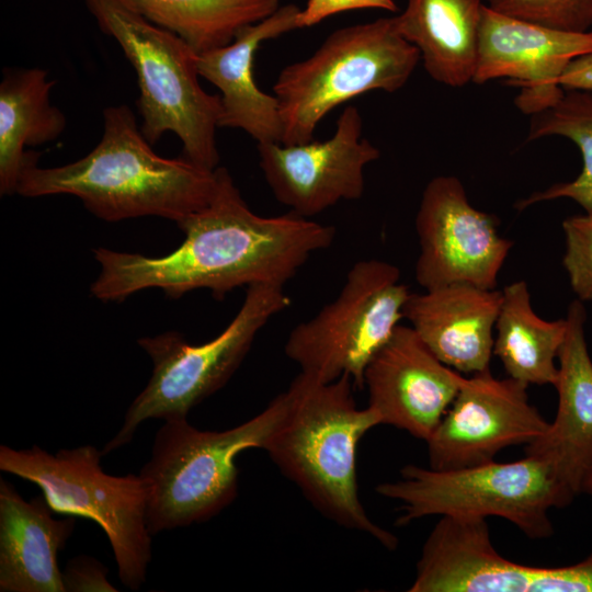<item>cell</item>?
<instances>
[{"label": "cell", "instance_id": "9", "mask_svg": "<svg viewBox=\"0 0 592 592\" xmlns=\"http://www.w3.org/2000/svg\"><path fill=\"white\" fill-rule=\"evenodd\" d=\"M289 305L283 286L251 285L235 318L205 343L193 345L177 331L138 339V345L152 362V373L102 454L128 444L139 425L149 419L187 418L194 407L226 385L260 330Z\"/></svg>", "mask_w": 592, "mask_h": 592}, {"label": "cell", "instance_id": "28", "mask_svg": "<svg viewBox=\"0 0 592 592\" xmlns=\"http://www.w3.org/2000/svg\"><path fill=\"white\" fill-rule=\"evenodd\" d=\"M107 569L96 559L78 556L67 563L62 571L66 592L102 591L116 592L117 589L106 578Z\"/></svg>", "mask_w": 592, "mask_h": 592}, {"label": "cell", "instance_id": "23", "mask_svg": "<svg viewBox=\"0 0 592 592\" xmlns=\"http://www.w3.org/2000/svg\"><path fill=\"white\" fill-rule=\"evenodd\" d=\"M493 354L509 377L526 385H553L558 366L556 358L565 340L567 321L539 318L531 305L525 281L506 285L496 321Z\"/></svg>", "mask_w": 592, "mask_h": 592}, {"label": "cell", "instance_id": "11", "mask_svg": "<svg viewBox=\"0 0 592 592\" xmlns=\"http://www.w3.org/2000/svg\"><path fill=\"white\" fill-rule=\"evenodd\" d=\"M408 591L592 592V553L570 566H525L494 549L486 519L441 516Z\"/></svg>", "mask_w": 592, "mask_h": 592}, {"label": "cell", "instance_id": "3", "mask_svg": "<svg viewBox=\"0 0 592 592\" xmlns=\"http://www.w3.org/2000/svg\"><path fill=\"white\" fill-rule=\"evenodd\" d=\"M353 387L346 375L321 383L299 373L284 391L285 410L264 451L322 515L394 550L397 537L371 520L358 497L357 445L382 419L356 406Z\"/></svg>", "mask_w": 592, "mask_h": 592}, {"label": "cell", "instance_id": "8", "mask_svg": "<svg viewBox=\"0 0 592 592\" xmlns=\"http://www.w3.org/2000/svg\"><path fill=\"white\" fill-rule=\"evenodd\" d=\"M376 492L401 502L400 526L430 515L498 516L535 539L554 534L548 511L576 497L547 460L533 455L453 470L407 465L399 479L378 485Z\"/></svg>", "mask_w": 592, "mask_h": 592}, {"label": "cell", "instance_id": "13", "mask_svg": "<svg viewBox=\"0 0 592 592\" xmlns=\"http://www.w3.org/2000/svg\"><path fill=\"white\" fill-rule=\"evenodd\" d=\"M362 133L361 113L349 105L327 140L258 144L259 164L275 198L306 218L341 201L361 198L365 168L380 157L379 149Z\"/></svg>", "mask_w": 592, "mask_h": 592}, {"label": "cell", "instance_id": "14", "mask_svg": "<svg viewBox=\"0 0 592 592\" xmlns=\"http://www.w3.org/2000/svg\"><path fill=\"white\" fill-rule=\"evenodd\" d=\"M528 385L498 379L490 369L466 378L457 396L425 441L429 467L453 470L494 460L505 447L528 444L549 422L531 405Z\"/></svg>", "mask_w": 592, "mask_h": 592}, {"label": "cell", "instance_id": "27", "mask_svg": "<svg viewBox=\"0 0 592 592\" xmlns=\"http://www.w3.org/2000/svg\"><path fill=\"white\" fill-rule=\"evenodd\" d=\"M566 252L562 264L581 301L592 300V212L562 221Z\"/></svg>", "mask_w": 592, "mask_h": 592}, {"label": "cell", "instance_id": "25", "mask_svg": "<svg viewBox=\"0 0 592 592\" xmlns=\"http://www.w3.org/2000/svg\"><path fill=\"white\" fill-rule=\"evenodd\" d=\"M547 136L572 140L581 151L582 170L570 182L557 183L520 200L515 208L523 210L536 203L570 198L585 212H592V90L567 89L556 103L531 115L527 141Z\"/></svg>", "mask_w": 592, "mask_h": 592}, {"label": "cell", "instance_id": "26", "mask_svg": "<svg viewBox=\"0 0 592 592\" xmlns=\"http://www.w3.org/2000/svg\"><path fill=\"white\" fill-rule=\"evenodd\" d=\"M496 12L549 29L592 31V0H486Z\"/></svg>", "mask_w": 592, "mask_h": 592}, {"label": "cell", "instance_id": "15", "mask_svg": "<svg viewBox=\"0 0 592 592\" xmlns=\"http://www.w3.org/2000/svg\"><path fill=\"white\" fill-rule=\"evenodd\" d=\"M592 52V31L570 33L493 11L483 5L473 82L505 78L521 89L514 103L528 115L556 103L560 76L578 56Z\"/></svg>", "mask_w": 592, "mask_h": 592}, {"label": "cell", "instance_id": "19", "mask_svg": "<svg viewBox=\"0 0 592 592\" xmlns=\"http://www.w3.org/2000/svg\"><path fill=\"white\" fill-rule=\"evenodd\" d=\"M502 291L449 284L410 293L403 319L428 349L459 373L490 369Z\"/></svg>", "mask_w": 592, "mask_h": 592}, {"label": "cell", "instance_id": "21", "mask_svg": "<svg viewBox=\"0 0 592 592\" xmlns=\"http://www.w3.org/2000/svg\"><path fill=\"white\" fill-rule=\"evenodd\" d=\"M483 5L481 0H407L395 15L399 33L418 48L436 82L452 88L473 82Z\"/></svg>", "mask_w": 592, "mask_h": 592}, {"label": "cell", "instance_id": "4", "mask_svg": "<svg viewBox=\"0 0 592 592\" xmlns=\"http://www.w3.org/2000/svg\"><path fill=\"white\" fill-rule=\"evenodd\" d=\"M102 33L113 37L137 76L140 129L156 144L166 133L183 157L208 170L219 162L220 95L198 81L196 53L184 39L144 16L130 0H82Z\"/></svg>", "mask_w": 592, "mask_h": 592}, {"label": "cell", "instance_id": "18", "mask_svg": "<svg viewBox=\"0 0 592 592\" xmlns=\"http://www.w3.org/2000/svg\"><path fill=\"white\" fill-rule=\"evenodd\" d=\"M587 311L580 299L570 303L560 348L555 420L526 445L525 455L547 460L577 497L592 466V360L584 335Z\"/></svg>", "mask_w": 592, "mask_h": 592}, {"label": "cell", "instance_id": "1", "mask_svg": "<svg viewBox=\"0 0 592 592\" xmlns=\"http://www.w3.org/2000/svg\"><path fill=\"white\" fill-rule=\"evenodd\" d=\"M209 202L177 225L183 242L162 257L94 249L100 272L91 294L121 301L159 288L171 298L209 289L215 298L242 286H284L309 257L329 248L335 229L292 212L272 217L253 213L226 168L217 167Z\"/></svg>", "mask_w": 592, "mask_h": 592}, {"label": "cell", "instance_id": "5", "mask_svg": "<svg viewBox=\"0 0 592 592\" xmlns=\"http://www.w3.org/2000/svg\"><path fill=\"white\" fill-rule=\"evenodd\" d=\"M284 410L282 392L253 418L224 431L200 430L187 418L164 420L139 471L149 488L151 535L205 522L228 506L238 492V455L264 449Z\"/></svg>", "mask_w": 592, "mask_h": 592}, {"label": "cell", "instance_id": "6", "mask_svg": "<svg viewBox=\"0 0 592 592\" xmlns=\"http://www.w3.org/2000/svg\"><path fill=\"white\" fill-rule=\"evenodd\" d=\"M420 60L418 48L399 33L395 16L333 31L309 57L285 66L274 82L281 143L312 140L319 123L357 95L400 90Z\"/></svg>", "mask_w": 592, "mask_h": 592}, {"label": "cell", "instance_id": "16", "mask_svg": "<svg viewBox=\"0 0 592 592\" xmlns=\"http://www.w3.org/2000/svg\"><path fill=\"white\" fill-rule=\"evenodd\" d=\"M466 378L442 363L415 331L398 325L366 366L364 386L382 424L426 441Z\"/></svg>", "mask_w": 592, "mask_h": 592}, {"label": "cell", "instance_id": "31", "mask_svg": "<svg viewBox=\"0 0 592 592\" xmlns=\"http://www.w3.org/2000/svg\"><path fill=\"white\" fill-rule=\"evenodd\" d=\"M582 493H588L592 496V466L589 469L583 483H582Z\"/></svg>", "mask_w": 592, "mask_h": 592}, {"label": "cell", "instance_id": "20", "mask_svg": "<svg viewBox=\"0 0 592 592\" xmlns=\"http://www.w3.org/2000/svg\"><path fill=\"white\" fill-rule=\"evenodd\" d=\"M53 513L43 494L26 501L0 479L1 592H66L58 554L76 520Z\"/></svg>", "mask_w": 592, "mask_h": 592}, {"label": "cell", "instance_id": "2", "mask_svg": "<svg viewBox=\"0 0 592 592\" xmlns=\"http://www.w3.org/2000/svg\"><path fill=\"white\" fill-rule=\"evenodd\" d=\"M103 134L81 159L38 167L29 151L16 193L24 197L68 194L106 221L157 216L177 224L203 208L216 186V172L183 156L157 155L127 105L103 111Z\"/></svg>", "mask_w": 592, "mask_h": 592}, {"label": "cell", "instance_id": "10", "mask_svg": "<svg viewBox=\"0 0 592 592\" xmlns=\"http://www.w3.org/2000/svg\"><path fill=\"white\" fill-rule=\"evenodd\" d=\"M399 280V269L389 262H355L339 295L291 331L287 357L318 382L346 375L362 389L367 364L403 319L410 292Z\"/></svg>", "mask_w": 592, "mask_h": 592}, {"label": "cell", "instance_id": "29", "mask_svg": "<svg viewBox=\"0 0 592 592\" xmlns=\"http://www.w3.org/2000/svg\"><path fill=\"white\" fill-rule=\"evenodd\" d=\"M377 9L396 12L395 0H307L300 11L301 29L314 26L329 16L352 10Z\"/></svg>", "mask_w": 592, "mask_h": 592}, {"label": "cell", "instance_id": "24", "mask_svg": "<svg viewBox=\"0 0 592 592\" xmlns=\"http://www.w3.org/2000/svg\"><path fill=\"white\" fill-rule=\"evenodd\" d=\"M152 23L184 39L196 53L232 42L244 27L273 14L280 0H130Z\"/></svg>", "mask_w": 592, "mask_h": 592}, {"label": "cell", "instance_id": "22", "mask_svg": "<svg viewBox=\"0 0 592 592\" xmlns=\"http://www.w3.org/2000/svg\"><path fill=\"white\" fill-rule=\"evenodd\" d=\"M55 80L46 70L5 68L0 82V193H16L25 163L26 147L57 139L66 116L52 104Z\"/></svg>", "mask_w": 592, "mask_h": 592}, {"label": "cell", "instance_id": "12", "mask_svg": "<svg viewBox=\"0 0 592 592\" xmlns=\"http://www.w3.org/2000/svg\"><path fill=\"white\" fill-rule=\"evenodd\" d=\"M496 216L474 207L460 180L433 178L423 190L415 216L420 253L415 281L432 289L469 284L494 289L513 246L498 232Z\"/></svg>", "mask_w": 592, "mask_h": 592}, {"label": "cell", "instance_id": "17", "mask_svg": "<svg viewBox=\"0 0 592 592\" xmlns=\"http://www.w3.org/2000/svg\"><path fill=\"white\" fill-rule=\"evenodd\" d=\"M301 8L281 5L264 20L244 27L229 44L200 53L197 70L220 92L219 128H237L258 144L282 139V119L276 96L262 91L253 73L260 45L301 29Z\"/></svg>", "mask_w": 592, "mask_h": 592}, {"label": "cell", "instance_id": "30", "mask_svg": "<svg viewBox=\"0 0 592 592\" xmlns=\"http://www.w3.org/2000/svg\"><path fill=\"white\" fill-rule=\"evenodd\" d=\"M559 81L565 90H592V52L572 59L565 68Z\"/></svg>", "mask_w": 592, "mask_h": 592}, {"label": "cell", "instance_id": "7", "mask_svg": "<svg viewBox=\"0 0 592 592\" xmlns=\"http://www.w3.org/2000/svg\"><path fill=\"white\" fill-rule=\"evenodd\" d=\"M102 456L92 445L55 454L37 445L24 449L1 445L0 469L36 485L54 513L95 522L110 542L121 582L137 591L151 560L149 488L139 474H106Z\"/></svg>", "mask_w": 592, "mask_h": 592}]
</instances>
